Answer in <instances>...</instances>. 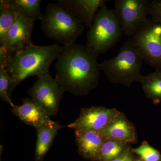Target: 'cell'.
Returning a JSON list of instances; mask_svg holds the SVG:
<instances>
[{"instance_id": "obj_1", "label": "cell", "mask_w": 161, "mask_h": 161, "mask_svg": "<svg viewBox=\"0 0 161 161\" xmlns=\"http://www.w3.org/2000/svg\"><path fill=\"white\" fill-rule=\"evenodd\" d=\"M55 67V78L64 92L86 95L98 85L100 69L97 58L76 42L63 46Z\"/></svg>"}, {"instance_id": "obj_2", "label": "cell", "mask_w": 161, "mask_h": 161, "mask_svg": "<svg viewBox=\"0 0 161 161\" xmlns=\"http://www.w3.org/2000/svg\"><path fill=\"white\" fill-rule=\"evenodd\" d=\"M63 47L54 43L47 46H32L13 53L6 69L10 76L9 95L18 85L30 76L38 77L49 74V68L57 60Z\"/></svg>"}, {"instance_id": "obj_3", "label": "cell", "mask_w": 161, "mask_h": 161, "mask_svg": "<svg viewBox=\"0 0 161 161\" xmlns=\"http://www.w3.org/2000/svg\"><path fill=\"white\" fill-rule=\"evenodd\" d=\"M122 33L114 9L104 4L98 9L87 34L86 47L97 58L115 46Z\"/></svg>"}, {"instance_id": "obj_4", "label": "cell", "mask_w": 161, "mask_h": 161, "mask_svg": "<svg viewBox=\"0 0 161 161\" xmlns=\"http://www.w3.org/2000/svg\"><path fill=\"white\" fill-rule=\"evenodd\" d=\"M142 61L130 38L116 56L99 63V67L111 82L130 86L136 81L141 82L144 76L141 72Z\"/></svg>"}, {"instance_id": "obj_5", "label": "cell", "mask_w": 161, "mask_h": 161, "mask_svg": "<svg viewBox=\"0 0 161 161\" xmlns=\"http://www.w3.org/2000/svg\"><path fill=\"white\" fill-rule=\"evenodd\" d=\"M41 22L44 35L63 46L76 42L85 29L84 25L58 3L47 4Z\"/></svg>"}, {"instance_id": "obj_6", "label": "cell", "mask_w": 161, "mask_h": 161, "mask_svg": "<svg viewBox=\"0 0 161 161\" xmlns=\"http://www.w3.org/2000/svg\"><path fill=\"white\" fill-rule=\"evenodd\" d=\"M130 39L143 61L161 69V23L147 18Z\"/></svg>"}, {"instance_id": "obj_7", "label": "cell", "mask_w": 161, "mask_h": 161, "mask_svg": "<svg viewBox=\"0 0 161 161\" xmlns=\"http://www.w3.org/2000/svg\"><path fill=\"white\" fill-rule=\"evenodd\" d=\"M150 0H115L114 11L123 32L132 37L149 15Z\"/></svg>"}, {"instance_id": "obj_8", "label": "cell", "mask_w": 161, "mask_h": 161, "mask_svg": "<svg viewBox=\"0 0 161 161\" xmlns=\"http://www.w3.org/2000/svg\"><path fill=\"white\" fill-rule=\"evenodd\" d=\"M64 92L58 81L49 73L38 77L27 93L34 102L51 116L58 113Z\"/></svg>"}, {"instance_id": "obj_9", "label": "cell", "mask_w": 161, "mask_h": 161, "mask_svg": "<svg viewBox=\"0 0 161 161\" xmlns=\"http://www.w3.org/2000/svg\"><path fill=\"white\" fill-rule=\"evenodd\" d=\"M119 113L115 109L104 107L85 108L81 110L79 117L68 127L75 131L100 132Z\"/></svg>"}, {"instance_id": "obj_10", "label": "cell", "mask_w": 161, "mask_h": 161, "mask_svg": "<svg viewBox=\"0 0 161 161\" xmlns=\"http://www.w3.org/2000/svg\"><path fill=\"white\" fill-rule=\"evenodd\" d=\"M34 23L25 16L17 13L7 33L4 45L13 53L34 45L31 40Z\"/></svg>"}, {"instance_id": "obj_11", "label": "cell", "mask_w": 161, "mask_h": 161, "mask_svg": "<svg viewBox=\"0 0 161 161\" xmlns=\"http://www.w3.org/2000/svg\"><path fill=\"white\" fill-rule=\"evenodd\" d=\"M108 0H59L58 3L72 15L90 28L98 9Z\"/></svg>"}, {"instance_id": "obj_12", "label": "cell", "mask_w": 161, "mask_h": 161, "mask_svg": "<svg viewBox=\"0 0 161 161\" xmlns=\"http://www.w3.org/2000/svg\"><path fill=\"white\" fill-rule=\"evenodd\" d=\"M20 106L12 108V113L27 125L36 128L53 121L47 112L31 98H24Z\"/></svg>"}, {"instance_id": "obj_13", "label": "cell", "mask_w": 161, "mask_h": 161, "mask_svg": "<svg viewBox=\"0 0 161 161\" xmlns=\"http://www.w3.org/2000/svg\"><path fill=\"white\" fill-rule=\"evenodd\" d=\"M75 137L80 155L91 160H98L101 148L106 140L100 132L75 131Z\"/></svg>"}, {"instance_id": "obj_14", "label": "cell", "mask_w": 161, "mask_h": 161, "mask_svg": "<svg viewBox=\"0 0 161 161\" xmlns=\"http://www.w3.org/2000/svg\"><path fill=\"white\" fill-rule=\"evenodd\" d=\"M105 139H112L125 142H135V129L122 113L115 116L100 131Z\"/></svg>"}, {"instance_id": "obj_15", "label": "cell", "mask_w": 161, "mask_h": 161, "mask_svg": "<svg viewBox=\"0 0 161 161\" xmlns=\"http://www.w3.org/2000/svg\"><path fill=\"white\" fill-rule=\"evenodd\" d=\"M62 127L60 124L53 121L36 129L37 139L35 148V161H43L58 131Z\"/></svg>"}, {"instance_id": "obj_16", "label": "cell", "mask_w": 161, "mask_h": 161, "mask_svg": "<svg viewBox=\"0 0 161 161\" xmlns=\"http://www.w3.org/2000/svg\"><path fill=\"white\" fill-rule=\"evenodd\" d=\"M9 4L17 13L25 16L33 22L42 19L40 0H9Z\"/></svg>"}, {"instance_id": "obj_17", "label": "cell", "mask_w": 161, "mask_h": 161, "mask_svg": "<svg viewBox=\"0 0 161 161\" xmlns=\"http://www.w3.org/2000/svg\"><path fill=\"white\" fill-rule=\"evenodd\" d=\"M17 13L9 0L0 1V46L5 44L7 33L14 23Z\"/></svg>"}, {"instance_id": "obj_18", "label": "cell", "mask_w": 161, "mask_h": 161, "mask_svg": "<svg viewBox=\"0 0 161 161\" xmlns=\"http://www.w3.org/2000/svg\"><path fill=\"white\" fill-rule=\"evenodd\" d=\"M141 83L147 98L156 102L161 101V69L143 76Z\"/></svg>"}, {"instance_id": "obj_19", "label": "cell", "mask_w": 161, "mask_h": 161, "mask_svg": "<svg viewBox=\"0 0 161 161\" xmlns=\"http://www.w3.org/2000/svg\"><path fill=\"white\" fill-rule=\"evenodd\" d=\"M127 145V143L121 141L106 139L101 148L98 161L112 160L125 150Z\"/></svg>"}, {"instance_id": "obj_20", "label": "cell", "mask_w": 161, "mask_h": 161, "mask_svg": "<svg viewBox=\"0 0 161 161\" xmlns=\"http://www.w3.org/2000/svg\"><path fill=\"white\" fill-rule=\"evenodd\" d=\"M132 151L139 156L143 161H161L160 153L146 141L143 142L139 147L132 149Z\"/></svg>"}, {"instance_id": "obj_21", "label": "cell", "mask_w": 161, "mask_h": 161, "mask_svg": "<svg viewBox=\"0 0 161 161\" xmlns=\"http://www.w3.org/2000/svg\"><path fill=\"white\" fill-rule=\"evenodd\" d=\"M10 83V76L7 70L0 68V98L9 104L12 108L15 106V105L9 95Z\"/></svg>"}, {"instance_id": "obj_22", "label": "cell", "mask_w": 161, "mask_h": 161, "mask_svg": "<svg viewBox=\"0 0 161 161\" xmlns=\"http://www.w3.org/2000/svg\"><path fill=\"white\" fill-rule=\"evenodd\" d=\"M149 15L153 21L161 23V0L151 1Z\"/></svg>"}, {"instance_id": "obj_23", "label": "cell", "mask_w": 161, "mask_h": 161, "mask_svg": "<svg viewBox=\"0 0 161 161\" xmlns=\"http://www.w3.org/2000/svg\"><path fill=\"white\" fill-rule=\"evenodd\" d=\"M13 53L6 45L0 46V68L6 69Z\"/></svg>"}, {"instance_id": "obj_24", "label": "cell", "mask_w": 161, "mask_h": 161, "mask_svg": "<svg viewBox=\"0 0 161 161\" xmlns=\"http://www.w3.org/2000/svg\"><path fill=\"white\" fill-rule=\"evenodd\" d=\"M132 152L130 149L126 148L120 155L110 161H133Z\"/></svg>"}, {"instance_id": "obj_25", "label": "cell", "mask_w": 161, "mask_h": 161, "mask_svg": "<svg viewBox=\"0 0 161 161\" xmlns=\"http://www.w3.org/2000/svg\"><path fill=\"white\" fill-rule=\"evenodd\" d=\"M143 161L142 160H136V161Z\"/></svg>"}]
</instances>
